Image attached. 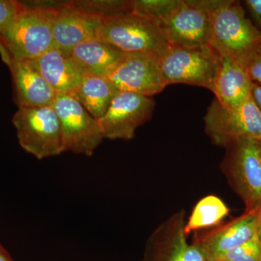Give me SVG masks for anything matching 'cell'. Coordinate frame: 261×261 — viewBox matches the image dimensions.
Returning <instances> with one entry per match:
<instances>
[{"label": "cell", "mask_w": 261, "mask_h": 261, "mask_svg": "<svg viewBox=\"0 0 261 261\" xmlns=\"http://www.w3.org/2000/svg\"><path fill=\"white\" fill-rule=\"evenodd\" d=\"M209 15L210 45L247 70L261 48V31L233 0H191Z\"/></svg>", "instance_id": "cell-1"}, {"label": "cell", "mask_w": 261, "mask_h": 261, "mask_svg": "<svg viewBox=\"0 0 261 261\" xmlns=\"http://www.w3.org/2000/svg\"><path fill=\"white\" fill-rule=\"evenodd\" d=\"M24 4L14 20L0 32V44L15 59L31 61L55 47L51 27L61 4Z\"/></svg>", "instance_id": "cell-2"}, {"label": "cell", "mask_w": 261, "mask_h": 261, "mask_svg": "<svg viewBox=\"0 0 261 261\" xmlns=\"http://www.w3.org/2000/svg\"><path fill=\"white\" fill-rule=\"evenodd\" d=\"M221 168L245 211L261 209V142L240 139L226 147Z\"/></svg>", "instance_id": "cell-3"}, {"label": "cell", "mask_w": 261, "mask_h": 261, "mask_svg": "<svg viewBox=\"0 0 261 261\" xmlns=\"http://www.w3.org/2000/svg\"><path fill=\"white\" fill-rule=\"evenodd\" d=\"M97 39L124 53H153L159 57L170 44L162 29L132 13L102 18Z\"/></svg>", "instance_id": "cell-4"}, {"label": "cell", "mask_w": 261, "mask_h": 261, "mask_svg": "<svg viewBox=\"0 0 261 261\" xmlns=\"http://www.w3.org/2000/svg\"><path fill=\"white\" fill-rule=\"evenodd\" d=\"M12 122L19 145L36 159L65 152L61 123L53 106L18 108Z\"/></svg>", "instance_id": "cell-5"}, {"label": "cell", "mask_w": 261, "mask_h": 261, "mask_svg": "<svg viewBox=\"0 0 261 261\" xmlns=\"http://www.w3.org/2000/svg\"><path fill=\"white\" fill-rule=\"evenodd\" d=\"M159 61L168 85L186 84L212 91L219 54L211 45L182 47L169 44Z\"/></svg>", "instance_id": "cell-6"}, {"label": "cell", "mask_w": 261, "mask_h": 261, "mask_svg": "<svg viewBox=\"0 0 261 261\" xmlns=\"http://www.w3.org/2000/svg\"><path fill=\"white\" fill-rule=\"evenodd\" d=\"M204 121L205 133L212 143L219 147L226 148L240 139L261 140V113L252 97L230 108L214 99Z\"/></svg>", "instance_id": "cell-7"}, {"label": "cell", "mask_w": 261, "mask_h": 261, "mask_svg": "<svg viewBox=\"0 0 261 261\" xmlns=\"http://www.w3.org/2000/svg\"><path fill=\"white\" fill-rule=\"evenodd\" d=\"M53 107L61 123L65 152L93 155L105 139L98 120L71 94H58Z\"/></svg>", "instance_id": "cell-8"}, {"label": "cell", "mask_w": 261, "mask_h": 261, "mask_svg": "<svg viewBox=\"0 0 261 261\" xmlns=\"http://www.w3.org/2000/svg\"><path fill=\"white\" fill-rule=\"evenodd\" d=\"M106 78L119 91L152 97L168 84L163 77L159 57L153 53H124Z\"/></svg>", "instance_id": "cell-9"}, {"label": "cell", "mask_w": 261, "mask_h": 261, "mask_svg": "<svg viewBox=\"0 0 261 261\" xmlns=\"http://www.w3.org/2000/svg\"><path fill=\"white\" fill-rule=\"evenodd\" d=\"M154 108L152 97L119 91L106 114L98 120L104 138L132 140L137 128L150 119Z\"/></svg>", "instance_id": "cell-10"}, {"label": "cell", "mask_w": 261, "mask_h": 261, "mask_svg": "<svg viewBox=\"0 0 261 261\" xmlns=\"http://www.w3.org/2000/svg\"><path fill=\"white\" fill-rule=\"evenodd\" d=\"M185 212L174 213L149 235L144 261H207L195 244L189 243L185 233Z\"/></svg>", "instance_id": "cell-11"}, {"label": "cell", "mask_w": 261, "mask_h": 261, "mask_svg": "<svg viewBox=\"0 0 261 261\" xmlns=\"http://www.w3.org/2000/svg\"><path fill=\"white\" fill-rule=\"evenodd\" d=\"M260 210L244 211L236 219L196 237L192 243L200 249L206 260H216L256 236Z\"/></svg>", "instance_id": "cell-12"}, {"label": "cell", "mask_w": 261, "mask_h": 261, "mask_svg": "<svg viewBox=\"0 0 261 261\" xmlns=\"http://www.w3.org/2000/svg\"><path fill=\"white\" fill-rule=\"evenodd\" d=\"M161 29L171 45L182 47L210 45L209 15L191 0H180L177 8Z\"/></svg>", "instance_id": "cell-13"}, {"label": "cell", "mask_w": 261, "mask_h": 261, "mask_svg": "<svg viewBox=\"0 0 261 261\" xmlns=\"http://www.w3.org/2000/svg\"><path fill=\"white\" fill-rule=\"evenodd\" d=\"M0 56L9 68L18 108L53 106L58 94L30 62L15 59L1 44Z\"/></svg>", "instance_id": "cell-14"}, {"label": "cell", "mask_w": 261, "mask_h": 261, "mask_svg": "<svg viewBox=\"0 0 261 261\" xmlns=\"http://www.w3.org/2000/svg\"><path fill=\"white\" fill-rule=\"evenodd\" d=\"M102 19L61 3L51 27L55 47L70 55L81 43L97 39Z\"/></svg>", "instance_id": "cell-15"}, {"label": "cell", "mask_w": 261, "mask_h": 261, "mask_svg": "<svg viewBox=\"0 0 261 261\" xmlns=\"http://www.w3.org/2000/svg\"><path fill=\"white\" fill-rule=\"evenodd\" d=\"M29 61L57 94H73L83 80L84 73L71 56L56 47Z\"/></svg>", "instance_id": "cell-16"}, {"label": "cell", "mask_w": 261, "mask_h": 261, "mask_svg": "<svg viewBox=\"0 0 261 261\" xmlns=\"http://www.w3.org/2000/svg\"><path fill=\"white\" fill-rule=\"evenodd\" d=\"M253 82L247 70L231 58L220 56L212 92L226 108H233L251 97Z\"/></svg>", "instance_id": "cell-17"}, {"label": "cell", "mask_w": 261, "mask_h": 261, "mask_svg": "<svg viewBox=\"0 0 261 261\" xmlns=\"http://www.w3.org/2000/svg\"><path fill=\"white\" fill-rule=\"evenodd\" d=\"M123 51L112 44L94 39L78 44L70 56L84 74L107 77L114 69Z\"/></svg>", "instance_id": "cell-18"}, {"label": "cell", "mask_w": 261, "mask_h": 261, "mask_svg": "<svg viewBox=\"0 0 261 261\" xmlns=\"http://www.w3.org/2000/svg\"><path fill=\"white\" fill-rule=\"evenodd\" d=\"M119 92L106 77L84 74L76 91L71 94L95 119L102 118Z\"/></svg>", "instance_id": "cell-19"}, {"label": "cell", "mask_w": 261, "mask_h": 261, "mask_svg": "<svg viewBox=\"0 0 261 261\" xmlns=\"http://www.w3.org/2000/svg\"><path fill=\"white\" fill-rule=\"evenodd\" d=\"M229 214L224 201L216 195H207L198 201L185 224V233L219 225Z\"/></svg>", "instance_id": "cell-20"}, {"label": "cell", "mask_w": 261, "mask_h": 261, "mask_svg": "<svg viewBox=\"0 0 261 261\" xmlns=\"http://www.w3.org/2000/svg\"><path fill=\"white\" fill-rule=\"evenodd\" d=\"M179 3L180 0H132L130 13L150 20L161 28Z\"/></svg>", "instance_id": "cell-21"}, {"label": "cell", "mask_w": 261, "mask_h": 261, "mask_svg": "<svg viewBox=\"0 0 261 261\" xmlns=\"http://www.w3.org/2000/svg\"><path fill=\"white\" fill-rule=\"evenodd\" d=\"M65 5L89 14L104 17L132 12V0H75Z\"/></svg>", "instance_id": "cell-22"}, {"label": "cell", "mask_w": 261, "mask_h": 261, "mask_svg": "<svg viewBox=\"0 0 261 261\" xmlns=\"http://www.w3.org/2000/svg\"><path fill=\"white\" fill-rule=\"evenodd\" d=\"M225 261H261V247L257 237L216 259Z\"/></svg>", "instance_id": "cell-23"}, {"label": "cell", "mask_w": 261, "mask_h": 261, "mask_svg": "<svg viewBox=\"0 0 261 261\" xmlns=\"http://www.w3.org/2000/svg\"><path fill=\"white\" fill-rule=\"evenodd\" d=\"M24 6V3L16 0H0V32L14 20Z\"/></svg>", "instance_id": "cell-24"}, {"label": "cell", "mask_w": 261, "mask_h": 261, "mask_svg": "<svg viewBox=\"0 0 261 261\" xmlns=\"http://www.w3.org/2000/svg\"><path fill=\"white\" fill-rule=\"evenodd\" d=\"M247 71L253 83L261 84V48L247 67Z\"/></svg>", "instance_id": "cell-25"}, {"label": "cell", "mask_w": 261, "mask_h": 261, "mask_svg": "<svg viewBox=\"0 0 261 261\" xmlns=\"http://www.w3.org/2000/svg\"><path fill=\"white\" fill-rule=\"evenodd\" d=\"M244 3L253 19L254 24L261 31V0H246Z\"/></svg>", "instance_id": "cell-26"}, {"label": "cell", "mask_w": 261, "mask_h": 261, "mask_svg": "<svg viewBox=\"0 0 261 261\" xmlns=\"http://www.w3.org/2000/svg\"><path fill=\"white\" fill-rule=\"evenodd\" d=\"M251 97L261 113V84L253 83L252 88Z\"/></svg>", "instance_id": "cell-27"}, {"label": "cell", "mask_w": 261, "mask_h": 261, "mask_svg": "<svg viewBox=\"0 0 261 261\" xmlns=\"http://www.w3.org/2000/svg\"><path fill=\"white\" fill-rule=\"evenodd\" d=\"M0 261H14L9 252L7 251L6 249L1 243H0Z\"/></svg>", "instance_id": "cell-28"}, {"label": "cell", "mask_w": 261, "mask_h": 261, "mask_svg": "<svg viewBox=\"0 0 261 261\" xmlns=\"http://www.w3.org/2000/svg\"><path fill=\"white\" fill-rule=\"evenodd\" d=\"M256 237L257 240H258L259 243L261 247V210L260 215H259L258 224H257V233Z\"/></svg>", "instance_id": "cell-29"}, {"label": "cell", "mask_w": 261, "mask_h": 261, "mask_svg": "<svg viewBox=\"0 0 261 261\" xmlns=\"http://www.w3.org/2000/svg\"><path fill=\"white\" fill-rule=\"evenodd\" d=\"M207 261H225L222 260H207Z\"/></svg>", "instance_id": "cell-30"}, {"label": "cell", "mask_w": 261, "mask_h": 261, "mask_svg": "<svg viewBox=\"0 0 261 261\" xmlns=\"http://www.w3.org/2000/svg\"><path fill=\"white\" fill-rule=\"evenodd\" d=\"M260 142H261V140H260Z\"/></svg>", "instance_id": "cell-31"}]
</instances>
